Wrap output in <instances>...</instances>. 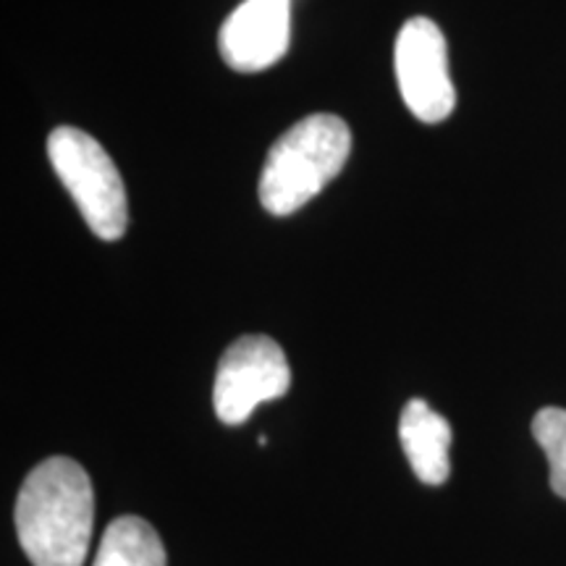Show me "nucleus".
Here are the masks:
<instances>
[{"mask_svg": "<svg viewBox=\"0 0 566 566\" xmlns=\"http://www.w3.org/2000/svg\"><path fill=\"white\" fill-rule=\"evenodd\" d=\"M289 0H244L218 32L226 66L239 74L271 69L289 51Z\"/></svg>", "mask_w": 566, "mask_h": 566, "instance_id": "423d86ee", "label": "nucleus"}, {"mask_svg": "<svg viewBox=\"0 0 566 566\" xmlns=\"http://www.w3.org/2000/svg\"><path fill=\"white\" fill-rule=\"evenodd\" d=\"M396 84L417 122L441 124L457 108V90L449 74V51L441 27L415 17L401 27L394 48Z\"/></svg>", "mask_w": 566, "mask_h": 566, "instance_id": "20e7f679", "label": "nucleus"}, {"mask_svg": "<svg viewBox=\"0 0 566 566\" xmlns=\"http://www.w3.org/2000/svg\"><path fill=\"white\" fill-rule=\"evenodd\" d=\"M533 436L548 457L551 488L556 495L566 499V409H541L533 420Z\"/></svg>", "mask_w": 566, "mask_h": 566, "instance_id": "1a4fd4ad", "label": "nucleus"}, {"mask_svg": "<svg viewBox=\"0 0 566 566\" xmlns=\"http://www.w3.org/2000/svg\"><path fill=\"white\" fill-rule=\"evenodd\" d=\"M48 158L90 231L103 242L122 239L129 223L126 187L101 142L74 126H59L48 137Z\"/></svg>", "mask_w": 566, "mask_h": 566, "instance_id": "7ed1b4c3", "label": "nucleus"}, {"mask_svg": "<svg viewBox=\"0 0 566 566\" xmlns=\"http://www.w3.org/2000/svg\"><path fill=\"white\" fill-rule=\"evenodd\" d=\"M92 566H166V548L150 522L118 516L103 533Z\"/></svg>", "mask_w": 566, "mask_h": 566, "instance_id": "6e6552de", "label": "nucleus"}, {"mask_svg": "<svg viewBox=\"0 0 566 566\" xmlns=\"http://www.w3.org/2000/svg\"><path fill=\"white\" fill-rule=\"evenodd\" d=\"M352 132L334 113H313L275 139L260 174V202L271 216H292L323 192L346 166Z\"/></svg>", "mask_w": 566, "mask_h": 566, "instance_id": "f03ea898", "label": "nucleus"}, {"mask_svg": "<svg viewBox=\"0 0 566 566\" xmlns=\"http://www.w3.org/2000/svg\"><path fill=\"white\" fill-rule=\"evenodd\" d=\"M13 522L34 566H82L95 525V493L84 467L69 457L40 462L21 485Z\"/></svg>", "mask_w": 566, "mask_h": 566, "instance_id": "f257e3e1", "label": "nucleus"}, {"mask_svg": "<svg viewBox=\"0 0 566 566\" xmlns=\"http://www.w3.org/2000/svg\"><path fill=\"white\" fill-rule=\"evenodd\" d=\"M399 441L409 467L424 485H443L451 475V424L428 401H407L399 417Z\"/></svg>", "mask_w": 566, "mask_h": 566, "instance_id": "0eeeda50", "label": "nucleus"}, {"mask_svg": "<svg viewBox=\"0 0 566 566\" xmlns=\"http://www.w3.org/2000/svg\"><path fill=\"white\" fill-rule=\"evenodd\" d=\"M289 386L292 370L281 346L268 336H242L218 363L212 407L223 424H242L254 407L281 399Z\"/></svg>", "mask_w": 566, "mask_h": 566, "instance_id": "39448f33", "label": "nucleus"}]
</instances>
